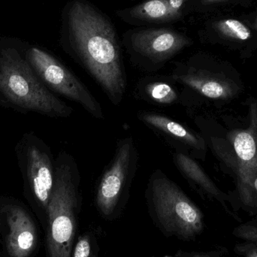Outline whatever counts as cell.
Wrapping results in <instances>:
<instances>
[{
	"label": "cell",
	"instance_id": "1",
	"mask_svg": "<svg viewBox=\"0 0 257 257\" xmlns=\"http://www.w3.org/2000/svg\"><path fill=\"white\" fill-rule=\"evenodd\" d=\"M63 42L111 102L119 105L126 90V73L120 41L109 17L88 0H71L63 10Z\"/></svg>",
	"mask_w": 257,
	"mask_h": 257
},
{
	"label": "cell",
	"instance_id": "2",
	"mask_svg": "<svg viewBox=\"0 0 257 257\" xmlns=\"http://www.w3.org/2000/svg\"><path fill=\"white\" fill-rule=\"evenodd\" d=\"M79 171L75 160L61 153L55 163L54 188L47 208L48 257H72L78 235L81 196Z\"/></svg>",
	"mask_w": 257,
	"mask_h": 257
},
{
	"label": "cell",
	"instance_id": "3",
	"mask_svg": "<svg viewBox=\"0 0 257 257\" xmlns=\"http://www.w3.org/2000/svg\"><path fill=\"white\" fill-rule=\"evenodd\" d=\"M146 201L153 223L166 238L190 242L205 231V216L200 208L160 171L150 179Z\"/></svg>",
	"mask_w": 257,
	"mask_h": 257
},
{
	"label": "cell",
	"instance_id": "4",
	"mask_svg": "<svg viewBox=\"0 0 257 257\" xmlns=\"http://www.w3.org/2000/svg\"><path fill=\"white\" fill-rule=\"evenodd\" d=\"M0 97L18 110L50 117H69L73 111L47 88L27 59L11 48L0 52Z\"/></svg>",
	"mask_w": 257,
	"mask_h": 257
},
{
	"label": "cell",
	"instance_id": "5",
	"mask_svg": "<svg viewBox=\"0 0 257 257\" xmlns=\"http://www.w3.org/2000/svg\"><path fill=\"white\" fill-rule=\"evenodd\" d=\"M131 60L145 69H158L193 45L187 34L169 27H137L126 30L122 41Z\"/></svg>",
	"mask_w": 257,
	"mask_h": 257
},
{
	"label": "cell",
	"instance_id": "6",
	"mask_svg": "<svg viewBox=\"0 0 257 257\" xmlns=\"http://www.w3.org/2000/svg\"><path fill=\"white\" fill-rule=\"evenodd\" d=\"M137 157L133 139L126 138L119 142L112 162L104 172L96 188V208L105 220H115L121 214L127 201Z\"/></svg>",
	"mask_w": 257,
	"mask_h": 257
},
{
	"label": "cell",
	"instance_id": "7",
	"mask_svg": "<svg viewBox=\"0 0 257 257\" xmlns=\"http://www.w3.org/2000/svg\"><path fill=\"white\" fill-rule=\"evenodd\" d=\"M26 59L45 86L79 104L93 117H104L100 104L87 87L49 53L32 48L27 51Z\"/></svg>",
	"mask_w": 257,
	"mask_h": 257
},
{
	"label": "cell",
	"instance_id": "8",
	"mask_svg": "<svg viewBox=\"0 0 257 257\" xmlns=\"http://www.w3.org/2000/svg\"><path fill=\"white\" fill-rule=\"evenodd\" d=\"M18 154L24 181L47 211L55 180V163L49 149L40 139L27 135L20 143Z\"/></svg>",
	"mask_w": 257,
	"mask_h": 257
},
{
	"label": "cell",
	"instance_id": "9",
	"mask_svg": "<svg viewBox=\"0 0 257 257\" xmlns=\"http://www.w3.org/2000/svg\"><path fill=\"white\" fill-rule=\"evenodd\" d=\"M247 130L235 132L232 135V145L237 159L238 199L244 211L257 219V193L253 180L257 176V140L255 133L254 115Z\"/></svg>",
	"mask_w": 257,
	"mask_h": 257
},
{
	"label": "cell",
	"instance_id": "10",
	"mask_svg": "<svg viewBox=\"0 0 257 257\" xmlns=\"http://www.w3.org/2000/svg\"><path fill=\"white\" fill-rule=\"evenodd\" d=\"M172 79L196 90L210 99H227L233 96V83L220 75L193 64L192 60L178 63L172 74Z\"/></svg>",
	"mask_w": 257,
	"mask_h": 257
},
{
	"label": "cell",
	"instance_id": "11",
	"mask_svg": "<svg viewBox=\"0 0 257 257\" xmlns=\"http://www.w3.org/2000/svg\"><path fill=\"white\" fill-rule=\"evenodd\" d=\"M9 232L7 250L11 257H29L37 245V230L28 213L18 205L6 207Z\"/></svg>",
	"mask_w": 257,
	"mask_h": 257
},
{
	"label": "cell",
	"instance_id": "12",
	"mask_svg": "<svg viewBox=\"0 0 257 257\" xmlns=\"http://www.w3.org/2000/svg\"><path fill=\"white\" fill-rule=\"evenodd\" d=\"M119 19L136 27H155L179 22L184 18L175 12L169 0H143L115 12Z\"/></svg>",
	"mask_w": 257,
	"mask_h": 257
},
{
	"label": "cell",
	"instance_id": "13",
	"mask_svg": "<svg viewBox=\"0 0 257 257\" xmlns=\"http://www.w3.org/2000/svg\"><path fill=\"white\" fill-rule=\"evenodd\" d=\"M174 160L177 167L186 178L199 186L208 196L219 201L229 215L232 216L237 221L241 222V219L238 217V214L231 212L228 209L225 204L226 196L214 185V183L208 178V175L201 169L196 161L184 153L181 152H177L174 154Z\"/></svg>",
	"mask_w": 257,
	"mask_h": 257
},
{
	"label": "cell",
	"instance_id": "14",
	"mask_svg": "<svg viewBox=\"0 0 257 257\" xmlns=\"http://www.w3.org/2000/svg\"><path fill=\"white\" fill-rule=\"evenodd\" d=\"M139 118L151 127L159 130L185 146L199 151H202L205 148L203 142L199 136L166 116L155 113L144 112L141 114Z\"/></svg>",
	"mask_w": 257,
	"mask_h": 257
},
{
	"label": "cell",
	"instance_id": "15",
	"mask_svg": "<svg viewBox=\"0 0 257 257\" xmlns=\"http://www.w3.org/2000/svg\"><path fill=\"white\" fill-rule=\"evenodd\" d=\"M144 92L153 102L162 105H172L178 99L176 90L165 81H151L144 87Z\"/></svg>",
	"mask_w": 257,
	"mask_h": 257
},
{
	"label": "cell",
	"instance_id": "16",
	"mask_svg": "<svg viewBox=\"0 0 257 257\" xmlns=\"http://www.w3.org/2000/svg\"><path fill=\"white\" fill-rule=\"evenodd\" d=\"M211 26L214 31L229 39L246 41L251 37L250 29L238 20H220L213 23Z\"/></svg>",
	"mask_w": 257,
	"mask_h": 257
},
{
	"label": "cell",
	"instance_id": "17",
	"mask_svg": "<svg viewBox=\"0 0 257 257\" xmlns=\"http://www.w3.org/2000/svg\"><path fill=\"white\" fill-rule=\"evenodd\" d=\"M99 245L93 231H86L78 235L72 257H99Z\"/></svg>",
	"mask_w": 257,
	"mask_h": 257
},
{
	"label": "cell",
	"instance_id": "18",
	"mask_svg": "<svg viewBox=\"0 0 257 257\" xmlns=\"http://www.w3.org/2000/svg\"><path fill=\"white\" fill-rule=\"evenodd\" d=\"M232 235L246 242L252 243L257 245V219L241 223L232 231Z\"/></svg>",
	"mask_w": 257,
	"mask_h": 257
},
{
	"label": "cell",
	"instance_id": "19",
	"mask_svg": "<svg viewBox=\"0 0 257 257\" xmlns=\"http://www.w3.org/2000/svg\"><path fill=\"white\" fill-rule=\"evenodd\" d=\"M229 253V250L226 247L217 246L211 250H205V251L192 252V253L187 252L185 257H226Z\"/></svg>",
	"mask_w": 257,
	"mask_h": 257
},
{
	"label": "cell",
	"instance_id": "20",
	"mask_svg": "<svg viewBox=\"0 0 257 257\" xmlns=\"http://www.w3.org/2000/svg\"><path fill=\"white\" fill-rule=\"evenodd\" d=\"M234 253L243 257H257V245L250 242L238 243L234 246Z\"/></svg>",
	"mask_w": 257,
	"mask_h": 257
},
{
	"label": "cell",
	"instance_id": "21",
	"mask_svg": "<svg viewBox=\"0 0 257 257\" xmlns=\"http://www.w3.org/2000/svg\"><path fill=\"white\" fill-rule=\"evenodd\" d=\"M190 1L191 0H169L173 10L183 17L186 13V7Z\"/></svg>",
	"mask_w": 257,
	"mask_h": 257
},
{
	"label": "cell",
	"instance_id": "22",
	"mask_svg": "<svg viewBox=\"0 0 257 257\" xmlns=\"http://www.w3.org/2000/svg\"><path fill=\"white\" fill-rule=\"evenodd\" d=\"M226 1L227 0H191L188 4L194 3L195 6L207 7V6H214V5Z\"/></svg>",
	"mask_w": 257,
	"mask_h": 257
},
{
	"label": "cell",
	"instance_id": "23",
	"mask_svg": "<svg viewBox=\"0 0 257 257\" xmlns=\"http://www.w3.org/2000/svg\"><path fill=\"white\" fill-rule=\"evenodd\" d=\"M187 252H180L179 253H178V255H175V256H171V257H185L186 255H187Z\"/></svg>",
	"mask_w": 257,
	"mask_h": 257
},
{
	"label": "cell",
	"instance_id": "24",
	"mask_svg": "<svg viewBox=\"0 0 257 257\" xmlns=\"http://www.w3.org/2000/svg\"><path fill=\"white\" fill-rule=\"evenodd\" d=\"M253 186L255 191H256L257 193V176L254 178V180H253Z\"/></svg>",
	"mask_w": 257,
	"mask_h": 257
}]
</instances>
